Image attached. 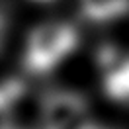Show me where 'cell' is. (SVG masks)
Returning a JSON list of instances; mask_svg holds the SVG:
<instances>
[{
    "instance_id": "52a82bcc",
    "label": "cell",
    "mask_w": 129,
    "mask_h": 129,
    "mask_svg": "<svg viewBox=\"0 0 129 129\" xmlns=\"http://www.w3.org/2000/svg\"><path fill=\"white\" fill-rule=\"evenodd\" d=\"M0 129H25V127L18 125L14 121H2V123H0Z\"/></svg>"
},
{
    "instance_id": "277c9868",
    "label": "cell",
    "mask_w": 129,
    "mask_h": 129,
    "mask_svg": "<svg viewBox=\"0 0 129 129\" xmlns=\"http://www.w3.org/2000/svg\"><path fill=\"white\" fill-rule=\"evenodd\" d=\"M80 14L92 24H106L129 12V0H78Z\"/></svg>"
},
{
    "instance_id": "ba28073f",
    "label": "cell",
    "mask_w": 129,
    "mask_h": 129,
    "mask_svg": "<svg viewBox=\"0 0 129 129\" xmlns=\"http://www.w3.org/2000/svg\"><path fill=\"white\" fill-rule=\"evenodd\" d=\"M82 129H110V127H104V125H98V123H94V121H86V125H84V127Z\"/></svg>"
},
{
    "instance_id": "5b68a950",
    "label": "cell",
    "mask_w": 129,
    "mask_h": 129,
    "mask_svg": "<svg viewBox=\"0 0 129 129\" xmlns=\"http://www.w3.org/2000/svg\"><path fill=\"white\" fill-rule=\"evenodd\" d=\"M24 90H25L24 80L14 71H10L6 64L0 63V112H4L12 104H16L22 98Z\"/></svg>"
},
{
    "instance_id": "8992f818",
    "label": "cell",
    "mask_w": 129,
    "mask_h": 129,
    "mask_svg": "<svg viewBox=\"0 0 129 129\" xmlns=\"http://www.w3.org/2000/svg\"><path fill=\"white\" fill-rule=\"evenodd\" d=\"M8 27H10V22H8V16L4 8H0V49L4 47L6 43V35H8Z\"/></svg>"
},
{
    "instance_id": "3957f363",
    "label": "cell",
    "mask_w": 129,
    "mask_h": 129,
    "mask_svg": "<svg viewBox=\"0 0 129 129\" xmlns=\"http://www.w3.org/2000/svg\"><path fill=\"white\" fill-rule=\"evenodd\" d=\"M104 94L115 104H129V57L104 71Z\"/></svg>"
},
{
    "instance_id": "9c48e42d",
    "label": "cell",
    "mask_w": 129,
    "mask_h": 129,
    "mask_svg": "<svg viewBox=\"0 0 129 129\" xmlns=\"http://www.w3.org/2000/svg\"><path fill=\"white\" fill-rule=\"evenodd\" d=\"M39 2H49V0H39Z\"/></svg>"
},
{
    "instance_id": "6da1fadb",
    "label": "cell",
    "mask_w": 129,
    "mask_h": 129,
    "mask_svg": "<svg viewBox=\"0 0 129 129\" xmlns=\"http://www.w3.org/2000/svg\"><path fill=\"white\" fill-rule=\"evenodd\" d=\"M78 45V29L69 22H43L33 27L24 47V69L31 74L51 73Z\"/></svg>"
},
{
    "instance_id": "7a4b0ae2",
    "label": "cell",
    "mask_w": 129,
    "mask_h": 129,
    "mask_svg": "<svg viewBox=\"0 0 129 129\" xmlns=\"http://www.w3.org/2000/svg\"><path fill=\"white\" fill-rule=\"evenodd\" d=\"M37 129H82L88 121L86 100L71 90H53L41 100Z\"/></svg>"
}]
</instances>
